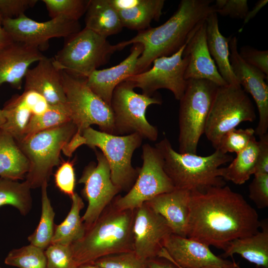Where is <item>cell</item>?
<instances>
[{"label":"cell","mask_w":268,"mask_h":268,"mask_svg":"<svg viewBox=\"0 0 268 268\" xmlns=\"http://www.w3.org/2000/svg\"><path fill=\"white\" fill-rule=\"evenodd\" d=\"M24 79L25 91L38 93L49 105L66 104L62 71L54 65L52 58L44 57L27 70Z\"/></svg>","instance_id":"603a6c76"},{"label":"cell","mask_w":268,"mask_h":268,"mask_svg":"<svg viewBox=\"0 0 268 268\" xmlns=\"http://www.w3.org/2000/svg\"><path fill=\"white\" fill-rule=\"evenodd\" d=\"M2 24L14 42L27 44L40 51L48 47L51 39H66L81 30L78 21L58 17L40 22L25 14L14 18H4Z\"/></svg>","instance_id":"9a60e30c"},{"label":"cell","mask_w":268,"mask_h":268,"mask_svg":"<svg viewBox=\"0 0 268 268\" xmlns=\"http://www.w3.org/2000/svg\"><path fill=\"white\" fill-rule=\"evenodd\" d=\"M143 164L137 177L127 194L116 197L113 204L120 210H134L144 203L175 188L166 174L159 151L148 143L142 146Z\"/></svg>","instance_id":"7c38bea8"},{"label":"cell","mask_w":268,"mask_h":268,"mask_svg":"<svg viewBox=\"0 0 268 268\" xmlns=\"http://www.w3.org/2000/svg\"><path fill=\"white\" fill-rule=\"evenodd\" d=\"M146 268H182L171 261L161 257H156L146 261Z\"/></svg>","instance_id":"7dc6e473"},{"label":"cell","mask_w":268,"mask_h":268,"mask_svg":"<svg viewBox=\"0 0 268 268\" xmlns=\"http://www.w3.org/2000/svg\"><path fill=\"white\" fill-rule=\"evenodd\" d=\"M261 231L251 235L231 241L221 258L238 254L258 268H268V222L261 221Z\"/></svg>","instance_id":"d4e9b609"},{"label":"cell","mask_w":268,"mask_h":268,"mask_svg":"<svg viewBox=\"0 0 268 268\" xmlns=\"http://www.w3.org/2000/svg\"><path fill=\"white\" fill-rule=\"evenodd\" d=\"M75 158L72 160L61 162L54 174L56 186L63 194L70 198L74 195L75 186V175L74 165Z\"/></svg>","instance_id":"ab89813d"},{"label":"cell","mask_w":268,"mask_h":268,"mask_svg":"<svg viewBox=\"0 0 268 268\" xmlns=\"http://www.w3.org/2000/svg\"><path fill=\"white\" fill-rule=\"evenodd\" d=\"M76 131L75 125L70 121L16 142L29 162L25 181L31 189L48 182L54 167L61 163L63 146Z\"/></svg>","instance_id":"5b68a950"},{"label":"cell","mask_w":268,"mask_h":268,"mask_svg":"<svg viewBox=\"0 0 268 268\" xmlns=\"http://www.w3.org/2000/svg\"><path fill=\"white\" fill-rule=\"evenodd\" d=\"M173 233L164 218L145 202L134 209V251L143 261L158 257L165 239Z\"/></svg>","instance_id":"e0dca14e"},{"label":"cell","mask_w":268,"mask_h":268,"mask_svg":"<svg viewBox=\"0 0 268 268\" xmlns=\"http://www.w3.org/2000/svg\"><path fill=\"white\" fill-rule=\"evenodd\" d=\"M45 56L38 49L17 42L0 49V86L4 83L20 90L30 66Z\"/></svg>","instance_id":"44dd1931"},{"label":"cell","mask_w":268,"mask_h":268,"mask_svg":"<svg viewBox=\"0 0 268 268\" xmlns=\"http://www.w3.org/2000/svg\"><path fill=\"white\" fill-rule=\"evenodd\" d=\"M258 153L254 175L268 174V134L259 136Z\"/></svg>","instance_id":"f6af8a7d"},{"label":"cell","mask_w":268,"mask_h":268,"mask_svg":"<svg viewBox=\"0 0 268 268\" xmlns=\"http://www.w3.org/2000/svg\"><path fill=\"white\" fill-rule=\"evenodd\" d=\"M163 160L164 170L175 188L202 191L224 186L220 166L233 159L232 156L218 149L208 156L180 153L164 138L155 146Z\"/></svg>","instance_id":"277c9868"},{"label":"cell","mask_w":268,"mask_h":268,"mask_svg":"<svg viewBox=\"0 0 268 268\" xmlns=\"http://www.w3.org/2000/svg\"><path fill=\"white\" fill-rule=\"evenodd\" d=\"M3 18L0 12V49L13 42L11 37L3 27Z\"/></svg>","instance_id":"681fc988"},{"label":"cell","mask_w":268,"mask_h":268,"mask_svg":"<svg viewBox=\"0 0 268 268\" xmlns=\"http://www.w3.org/2000/svg\"><path fill=\"white\" fill-rule=\"evenodd\" d=\"M190 191L175 189L145 203L167 222L173 234L187 237Z\"/></svg>","instance_id":"cb8c5ba5"},{"label":"cell","mask_w":268,"mask_h":268,"mask_svg":"<svg viewBox=\"0 0 268 268\" xmlns=\"http://www.w3.org/2000/svg\"><path fill=\"white\" fill-rule=\"evenodd\" d=\"M70 121V114L66 104L49 105L44 113L31 117L22 140L38 132Z\"/></svg>","instance_id":"836d02e7"},{"label":"cell","mask_w":268,"mask_h":268,"mask_svg":"<svg viewBox=\"0 0 268 268\" xmlns=\"http://www.w3.org/2000/svg\"><path fill=\"white\" fill-rule=\"evenodd\" d=\"M70 199V209L64 220L55 225L51 244L71 245L80 240L85 234V227L80 216L84 203L76 193Z\"/></svg>","instance_id":"f1b7e54d"},{"label":"cell","mask_w":268,"mask_h":268,"mask_svg":"<svg viewBox=\"0 0 268 268\" xmlns=\"http://www.w3.org/2000/svg\"><path fill=\"white\" fill-rule=\"evenodd\" d=\"M97 163H91L84 168L78 180L83 184L82 195L88 202L81 217L85 229L99 218L104 209L121 191L112 182L108 161L103 154L94 148Z\"/></svg>","instance_id":"5bb4252c"},{"label":"cell","mask_w":268,"mask_h":268,"mask_svg":"<svg viewBox=\"0 0 268 268\" xmlns=\"http://www.w3.org/2000/svg\"><path fill=\"white\" fill-rule=\"evenodd\" d=\"M113 7L117 10L130 8L136 5L139 0H110Z\"/></svg>","instance_id":"c3c4849f"},{"label":"cell","mask_w":268,"mask_h":268,"mask_svg":"<svg viewBox=\"0 0 268 268\" xmlns=\"http://www.w3.org/2000/svg\"><path fill=\"white\" fill-rule=\"evenodd\" d=\"M78 268H103L93 263L85 264L80 265Z\"/></svg>","instance_id":"f5cc1de1"},{"label":"cell","mask_w":268,"mask_h":268,"mask_svg":"<svg viewBox=\"0 0 268 268\" xmlns=\"http://www.w3.org/2000/svg\"><path fill=\"white\" fill-rule=\"evenodd\" d=\"M37 2V0H0V12L3 18H16L24 14Z\"/></svg>","instance_id":"ee69618b"},{"label":"cell","mask_w":268,"mask_h":268,"mask_svg":"<svg viewBox=\"0 0 268 268\" xmlns=\"http://www.w3.org/2000/svg\"><path fill=\"white\" fill-rule=\"evenodd\" d=\"M119 50L117 44L112 45L107 38L84 28L66 38L63 48L52 59L59 70L87 78Z\"/></svg>","instance_id":"8992f818"},{"label":"cell","mask_w":268,"mask_h":268,"mask_svg":"<svg viewBox=\"0 0 268 268\" xmlns=\"http://www.w3.org/2000/svg\"><path fill=\"white\" fill-rule=\"evenodd\" d=\"M229 62L238 82L254 100L259 113V121L255 134L261 136L268 130V79L263 72L246 63L240 56L236 36H232L229 43Z\"/></svg>","instance_id":"2e32d148"},{"label":"cell","mask_w":268,"mask_h":268,"mask_svg":"<svg viewBox=\"0 0 268 268\" xmlns=\"http://www.w3.org/2000/svg\"><path fill=\"white\" fill-rule=\"evenodd\" d=\"M49 106L46 100L34 91L24 90L21 95H13L2 109L5 122L1 129L16 142L20 141L31 117L44 113Z\"/></svg>","instance_id":"d6986e66"},{"label":"cell","mask_w":268,"mask_h":268,"mask_svg":"<svg viewBox=\"0 0 268 268\" xmlns=\"http://www.w3.org/2000/svg\"><path fill=\"white\" fill-rule=\"evenodd\" d=\"M183 55L189 57L184 74L186 80L205 79L212 82L218 86L228 84L219 73L209 53L206 40L205 21L187 43Z\"/></svg>","instance_id":"ffe728a7"},{"label":"cell","mask_w":268,"mask_h":268,"mask_svg":"<svg viewBox=\"0 0 268 268\" xmlns=\"http://www.w3.org/2000/svg\"><path fill=\"white\" fill-rule=\"evenodd\" d=\"M66 104L76 132L83 131L92 125L100 131L115 134L113 113L111 106L87 86L86 78L62 71Z\"/></svg>","instance_id":"30bf717a"},{"label":"cell","mask_w":268,"mask_h":268,"mask_svg":"<svg viewBox=\"0 0 268 268\" xmlns=\"http://www.w3.org/2000/svg\"><path fill=\"white\" fill-rule=\"evenodd\" d=\"M208 268H240L239 264L235 261H230L227 260L223 264L219 266H215L209 267Z\"/></svg>","instance_id":"816d5d0a"},{"label":"cell","mask_w":268,"mask_h":268,"mask_svg":"<svg viewBox=\"0 0 268 268\" xmlns=\"http://www.w3.org/2000/svg\"><path fill=\"white\" fill-rule=\"evenodd\" d=\"M29 162L13 137L0 129V177L13 180L25 178Z\"/></svg>","instance_id":"83f0119b"},{"label":"cell","mask_w":268,"mask_h":268,"mask_svg":"<svg viewBox=\"0 0 268 268\" xmlns=\"http://www.w3.org/2000/svg\"><path fill=\"white\" fill-rule=\"evenodd\" d=\"M82 135L83 144L101 150L109 164L113 183L121 191L128 192L138 174L139 168L132 166V158L142 137L136 133L125 135L108 134L91 127L84 130Z\"/></svg>","instance_id":"9c48e42d"},{"label":"cell","mask_w":268,"mask_h":268,"mask_svg":"<svg viewBox=\"0 0 268 268\" xmlns=\"http://www.w3.org/2000/svg\"><path fill=\"white\" fill-rule=\"evenodd\" d=\"M158 257L167 259L182 268H208L227 261L216 256L204 243L173 233L165 239Z\"/></svg>","instance_id":"ac0fdd59"},{"label":"cell","mask_w":268,"mask_h":268,"mask_svg":"<svg viewBox=\"0 0 268 268\" xmlns=\"http://www.w3.org/2000/svg\"><path fill=\"white\" fill-rule=\"evenodd\" d=\"M83 145L82 134L76 132L71 138L63 146L62 151L66 156L70 157L74 151Z\"/></svg>","instance_id":"bcb514c9"},{"label":"cell","mask_w":268,"mask_h":268,"mask_svg":"<svg viewBox=\"0 0 268 268\" xmlns=\"http://www.w3.org/2000/svg\"><path fill=\"white\" fill-rule=\"evenodd\" d=\"M255 134V129L252 128L232 129L223 135L217 149L224 153L235 152L237 154L248 145Z\"/></svg>","instance_id":"8d00e7d4"},{"label":"cell","mask_w":268,"mask_h":268,"mask_svg":"<svg viewBox=\"0 0 268 268\" xmlns=\"http://www.w3.org/2000/svg\"><path fill=\"white\" fill-rule=\"evenodd\" d=\"M213 1L182 0L176 11L163 24L139 31L131 39L118 43L120 50L130 44L139 43L143 46L135 74L148 69L155 59L170 56L187 44L209 14L214 11Z\"/></svg>","instance_id":"7a4b0ae2"},{"label":"cell","mask_w":268,"mask_h":268,"mask_svg":"<svg viewBox=\"0 0 268 268\" xmlns=\"http://www.w3.org/2000/svg\"><path fill=\"white\" fill-rule=\"evenodd\" d=\"M268 2V0H260L258 1L251 10H249L244 18V24L247 23L253 19L260 10Z\"/></svg>","instance_id":"f907efd6"},{"label":"cell","mask_w":268,"mask_h":268,"mask_svg":"<svg viewBox=\"0 0 268 268\" xmlns=\"http://www.w3.org/2000/svg\"><path fill=\"white\" fill-rule=\"evenodd\" d=\"M129 82L124 81L115 88L111 101L113 113L115 134L136 133L142 138L155 141L158 135L157 128L149 123L145 115L152 104H161L156 97L135 92Z\"/></svg>","instance_id":"8fae6325"},{"label":"cell","mask_w":268,"mask_h":268,"mask_svg":"<svg viewBox=\"0 0 268 268\" xmlns=\"http://www.w3.org/2000/svg\"><path fill=\"white\" fill-rule=\"evenodd\" d=\"M258 150V141L254 136L228 166L221 167V177L236 185L245 183L254 174Z\"/></svg>","instance_id":"4dcf8cb0"},{"label":"cell","mask_w":268,"mask_h":268,"mask_svg":"<svg viewBox=\"0 0 268 268\" xmlns=\"http://www.w3.org/2000/svg\"><path fill=\"white\" fill-rule=\"evenodd\" d=\"M213 3L215 13L232 18L244 19L249 11L247 0H216Z\"/></svg>","instance_id":"60d3db41"},{"label":"cell","mask_w":268,"mask_h":268,"mask_svg":"<svg viewBox=\"0 0 268 268\" xmlns=\"http://www.w3.org/2000/svg\"><path fill=\"white\" fill-rule=\"evenodd\" d=\"M186 45L170 56L155 59L150 68L133 75L125 81L130 82L134 88H140L142 93L150 96L158 89H168L176 99L180 100L187 83L184 74L189 57L183 55Z\"/></svg>","instance_id":"4fadbf2b"},{"label":"cell","mask_w":268,"mask_h":268,"mask_svg":"<svg viewBox=\"0 0 268 268\" xmlns=\"http://www.w3.org/2000/svg\"><path fill=\"white\" fill-rule=\"evenodd\" d=\"M4 263L18 268H46L45 251L30 244L9 252Z\"/></svg>","instance_id":"e575fe53"},{"label":"cell","mask_w":268,"mask_h":268,"mask_svg":"<svg viewBox=\"0 0 268 268\" xmlns=\"http://www.w3.org/2000/svg\"><path fill=\"white\" fill-rule=\"evenodd\" d=\"M31 189L25 181L19 182L0 177V207L10 205L16 208L21 215H27L32 206Z\"/></svg>","instance_id":"1f68e13d"},{"label":"cell","mask_w":268,"mask_h":268,"mask_svg":"<svg viewBox=\"0 0 268 268\" xmlns=\"http://www.w3.org/2000/svg\"><path fill=\"white\" fill-rule=\"evenodd\" d=\"M142 51L143 46L140 44H134L130 55L118 65L93 71L86 78L87 86L111 106L115 88L127 78L135 74L137 61Z\"/></svg>","instance_id":"7402d4cb"},{"label":"cell","mask_w":268,"mask_h":268,"mask_svg":"<svg viewBox=\"0 0 268 268\" xmlns=\"http://www.w3.org/2000/svg\"><path fill=\"white\" fill-rule=\"evenodd\" d=\"M5 122V119L3 116L2 109H0V129L2 127Z\"/></svg>","instance_id":"db71d44e"},{"label":"cell","mask_w":268,"mask_h":268,"mask_svg":"<svg viewBox=\"0 0 268 268\" xmlns=\"http://www.w3.org/2000/svg\"><path fill=\"white\" fill-rule=\"evenodd\" d=\"M164 3V0H139L133 7L118 11L123 27L138 31L148 28L152 20H159Z\"/></svg>","instance_id":"f546056e"},{"label":"cell","mask_w":268,"mask_h":268,"mask_svg":"<svg viewBox=\"0 0 268 268\" xmlns=\"http://www.w3.org/2000/svg\"><path fill=\"white\" fill-rule=\"evenodd\" d=\"M46 268H78L71 245L51 244L45 250Z\"/></svg>","instance_id":"f35d334b"},{"label":"cell","mask_w":268,"mask_h":268,"mask_svg":"<svg viewBox=\"0 0 268 268\" xmlns=\"http://www.w3.org/2000/svg\"><path fill=\"white\" fill-rule=\"evenodd\" d=\"M254 104L239 84L218 86L207 116L204 134L215 149L223 135L244 122L256 119Z\"/></svg>","instance_id":"ba28073f"},{"label":"cell","mask_w":268,"mask_h":268,"mask_svg":"<svg viewBox=\"0 0 268 268\" xmlns=\"http://www.w3.org/2000/svg\"><path fill=\"white\" fill-rule=\"evenodd\" d=\"M239 54L246 63L268 76V50H259L250 46H244L240 48Z\"/></svg>","instance_id":"7bdbcfd3"},{"label":"cell","mask_w":268,"mask_h":268,"mask_svg":"<svg viewBox=\"0 0 268 268\" xmlns=\"http://www.w3.org/2000/svg\"><path fill=\"white\" fill-rule=\"evenodd\" d=\"M92 263L103 268H146V261L139 258L134 251L106 256Z\"/></svg>","instance_id":"74e56055"},{"label":"cell","mask_w":268,"mask_h":268,"mask_svg":"<svg viewBox=\"0 0 268 268\" xmlns=\"http://www.w3.org/2000/svg\"><path fill=\"white\" fill-rule=\"evenodd\" d=\"M90 0H43L51 18L63 17L78 21L85 14Z\"/></svg>","instance_id":"d590c367"},{"label":"cell","mask_w":268,"mask_h":268,"mask_svg":"<svg viewBox=\"0 0 268 268\" xmlns=\"http://www.w3.org/2000/svg\"><path fill=\"white\" fill-rule=\"evenodd\" d=\"M256 210L228 186L190 192L187 237L225 249L232 241L257 233Z\"/></svg>","instance_id":"6da1fadb"},{"label":"cell","mask_w":268,"mask_h":268,"mask_svg":"<svg viewBox=\"0 0 268 268\" xmlns=\"http://www.w3.org/2000/svg\"><path fill=\"white\" fill-rule=\"evenodd\" d=\"M217 15L213 11L205 20L207 48L219 73L225 81L228 84H239L229 62V43L232 36L226 37L220 33Z\"/></svg>","instance_id":"484cf974"},{"label":"cell","mask_w":268,"mask_h":268,"mask_svg":"<svg viewBox=\"0 0 268 268\" xmlns=\"http://www.w3.org/2000/svg\"><path fill=\"white\" fill-rule=\"evenodd\" d=\"M134 210H120L112 202L83 237L71 245L77 267L103 257L134 251L133 226Z\"/></svg>","instance_id":"3957f363"},{"label":"cell","mask_w":268,"mask_h":268,"mask_svg":"<svg viewBox=\"0 0 268 268\" xmlns=\"http://www.w3.org/2000/svg\"><path fill=\"white\" fill-rule=\"evenodd\" d=\"M85 28L107 38L123 28L118 11L110 0H90L85 13Z\"/></svg>","instance_id":"4316f807"},{"label":"cell","mask_w":268,"mask_h":268,"mask_svg":"<svg viewBox=\"0 0 268 268\" xmlns=\"http://www.w3.org/2000/svg\"><path fill=\"white\" fill-rule=\"evenodd\" d=\"M48 183L41 188V213L39 222L34 231L28 236L30 244L43 250L51 244L55 225V213L47 193Z\"/></svg>","instance_id":"d6a6232c"},{"label":"cell","mask_w":268,"mask_h":268,"mask_svg":"<svg viewBox=\"0 0 268 268\" xmlns=\"http://www.w3.org/2000/svg\"><path fill=\"white\" fill-rule=\"evenodd\" d=\"M0 268H1L0 267Z\"/></svg>","instance_id":"11a10c76"},{"label":"cell","mask_w":268,"mask_h":268,"mask_svg":"<svg viewBox=\"0 0 268 268\" xmlns=\"http://www.w3.org/2000/svg\"><path fill=\"white\" fill-rule=\"evenodd\" d=\"M249 197L259 208L268 206V174L255 175L249 186Z\"/></svg>","instance_id":"b9f144b4"},{"label":"cell","mask_w":268,"mask_h":268,"mask_svg":"<svg viewBox=\"0 0 268 268\" xmlns=\"http://www.w3.org/2000/svg\"><path fill=\"white\" fill-rule=\"evenodd\" d=\"M218 86L205 79L187 80L179 110V152L196 154Z\"/></svg>","instance_id":"52a82bcc"}]
</instances>
